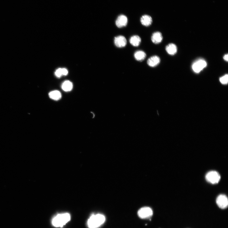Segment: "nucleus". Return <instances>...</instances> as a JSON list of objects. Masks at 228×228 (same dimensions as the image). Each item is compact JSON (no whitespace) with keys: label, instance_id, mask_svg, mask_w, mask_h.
I'll use <instances>...</instances> for the list:
<instances>
[{"label":"nucleus","instance_id":"nucleus-1","mask_svg":"<svg viewBox=\"0 0 228 228\" xmlns=\"http://www.w3.org/2000/svg\"><path fill=\"white\" fill-rule=\"evenodd\" d=\"M71 219V215L68 213L59 214L53 219L52 223L56 227H62L70 221Z\"/></svg>","mask_w":228,"mask_h":228},{"label":"nucleus","instance_id":"nucleus-2","mask_svg":"<svg viewBox=\"0 0 228 228\" xmlns=\"http://www.w3.org/2000/svg\"><path fill=\"white\" fill-rule=\"evenodd\" d=\"M105 220V217L103 215H93L88 219V226L89 228H97L102 225Z\"/></svg>","mask_w":228,"mask_h":228},{"label":"nucleus","instance_id":"nucleus-3","mask_svg":"<svg viewBox=\"0 0 228 228\" xmlns=\"http://www.w3.org/2000/svg\"><path fill=\"white\" fill-rule=\"evenodd\" d=\"M207 66L206 60L203 59H197L193 63L192 66V69L195 73H199Z\"/></svg>","mask_w":228,"mask_h":228},{"label":"nucleus","instance_id":"nucleus-4","mask_svg":"<svg viewBox=\"0 0 228 228\" xmlns=\"http://www.w3.org/2000/svg\"><path fill=\"white\" fill-rule=\"evenodd\" d=\"M206 179L210 183L215 184L218 183L220 179V176L217 172L211 171L207 173L206 176Z\"/></svg>","mask_w":228,"mask_h":228},{"label":"nucleus","instance_id":"nucleus-5","mask_svg":"<svg viewBox=\"0 0 228 228\" xmlns=\"http://www.w3.org/2000/svg\"><path fill=\"white\" fill-rule=\"evenodd\" d=\"M153 210L150 208L144 207L140 209L138 211L139 216L142 219L150 218L153 216Z\"/></svg>","mask_w":228,"mask_h":228},{"label":"nucleus","instance_id":"nucleus-6","mask_svg":"<svg viewBox=\"0 0 228 228\" xmlns=\"http://www.w3.org/2000/svg\"><path fill=\"white\" fill-rule=\"evenodd\" d=\"M216 203L219 207L222 209H225L228 206V201L226 196L224 195H220L217 198Z\"/></svg>","mask_w":228,"mask_h":228},{"label":"nucleus","instance_id":"nucleus-7","mask_svg":"<svg viewBox=\"0 0 228 228\" xmlns=\"http://www.w3.org/2000/svg\"><path fill=\"white\" fill-rule=\"evenodd\" d=\"M114 43L117 47L122 48L126 46L127 40L125 36H119L115 37Z\"/></svg>","mask_w":228,"mask_h":228},{"label":"nucleus","instance_id":"nucleus-8","mask_svg":"<svg viewBox=\"0 0 228 228\" xmlns=\"http://www.w3.org/2000/svg\"><path fill=\"white\" fill-rule=\"evenodd\" d=\"M128 22L127 17L124 15H120L117 19L116 24L117 26L121 28L126 26Z\"/></svg>","mask_w":228,"mask_h":228},{"label":"nucleus","instance_id":"nucleus-9","mask_svg":"<svg viewBox=\"0 0 228 228\" xmlns=\"http://www.w3.org/2000/svg\"><path fill=\"white\" fill-rule=\"evenodd\" d=\"M161 59L157 56L151 57L149 58L147 61L148 65L151 67H154L157 66L161 62Z\"/></svg>","mask_w":228,"mask_h":228},{"label":"nucleus","instance_id":"nucleus-10","mask_svg":"<svg viewBox=\"0 0 228 228\" xmlns=\"http://www.w3.org/2000/svg\"><path fill=\"white\" fill-rule=\"evenodd\" d=\"M163 40V36L162 33L160 32L154 33L151 37V40L154 43L157 44L161 43Z\"/></svg>","mask_w":228,"mask_h":228},{"label":"nucleus","instance_id":"nucleus-11","mask_svg":"<svg viewBox=\"0 0 228 228\" xmlns=\"http://www.w3.org/2000/svg\"><path fill=\"white\" fill-rule=\"evenodd\" d=\"M165 50L167 53L171 55H174L177 52V46L174 43H171L166 46Z\"/></svg>","mask_w":228,"mask_h":228},{"label":"nucleus","instance_id":"nucleus-12","mask_svg":"<svg viewBox=\"0 0 228 228\" xmlns=\"http://www.w3.org/2000/svg\"><path fill=\"white\" fill-rule=\"evenodd\" d=\"M140 22L143 25L147 27L152 24L153 19L149 15H144L141 18Z\"/></svg>","mask_w":228,"mask_h":228},{"label":"nucleus","instance_id":"nucleus-13","mask_svg":"<svg viewBox=\"0 0 228 228\" xmlns=\"http://www.w3.org/2000/svg\"><path fill=\"white\" fill-rule=\"evenodd\" d=\"M147 57L146 53L143 51L138 50L136 51L134 54L135 59L138 61L141 62L144 60Z\"/></svg>","mask_w":228,"mask_h":228},{"label":"nucleus","instance_id":"nucleus-14","mask_svg":"<svg viewBox=\"0 0 228 228\" xmlns=\"http://www.w3.org/2000/svg\"><path fill=\"white\" fill-rule=\"evenodd\" d=\"M141 41V38L138 35L132 36L129 40L131 44L134 47H138L140 44Z\"/></svg>","mask_w":228,"mask_h":228},{"label":"nucleus","instance_id":"nucleus-15","mask_svg":"<svg viewBox=\"0 0 228 228\" xmlns=\"http://www.w3.org/2000/svg\"><path fill=\"white\" fill-rule=\"evenodd\" d=\"M49 95L50 98L55 101L59 100L62 97L61 94L57 90L51 91L49 93Z\"/></svg>","mask_w":228,"mask_h":228},{"label":"nucleus","instance_id":"nucleus-16","mask_svg":"<svg viewBox=\"0 0 228 228\" xmlns=\"http://www.w3.org/2000/svg\"><path fill=\"white\" fill-rule=\"evenodd\" d=\"M73 87L72 83L69 81H66L63 84L62 88L63 90L66 92L71 91Z\"/></svg>","mask_w":228,"mask_h":228},{"label":"nucleus","instance_id":"nucleus-17","mask_svg":"<svg viewBox=\"0 0 228 228\" xmlns=\"http://www.w3.org/2000/svg\"><path fill=\"white\" fill-rule=\"evenodd\" d=\"M219 81L222 84L226 85L228 82V75L226 74L220 78Z\"/></svg>","mask_w":228,"mask_h":228},{"label":"nucleus","instance_id":"nucleus-18","mask_svg":"<svg viewBox=\"0 0 228 228\" xmlns=\"http://www.w3.org/2000/svg\"><path fill=\"white\" fill-rule=\"evenodd\" d=\"M55 74L56 75L57 77H60L61 76L63 75L62 73V68H58V69L56 71Z\"/></svg>","mask_w":228,"mask_h":228},{"label":"nucleus","instance_id":"nucleus-19","mask_svg":"<svg viewBox=\"0 0 228 228\" xmlns=\"http://www.w3.org/2000/svg\"><path fill=\"white\" fill-rule=\"evenodd\" d=\"M62 73L63 75H66L68 74V72L65 68H62Z\"/></svg>","mask_w":228,"mask_h":228},{"label":"nucleus","instance_id":"nucleus-20","mask_svg":"<svg viewBox=\"0 0 228 228\" xmlns=\"http://www.w3.org/2000/svg\"><path fill=\"white\" fill-rule=\"evenodd\" d=\"M224 60L226 62H228V54H225L223 57Z\"/></svg>","mask_w":228,"mask_h":228}]
</instances>
